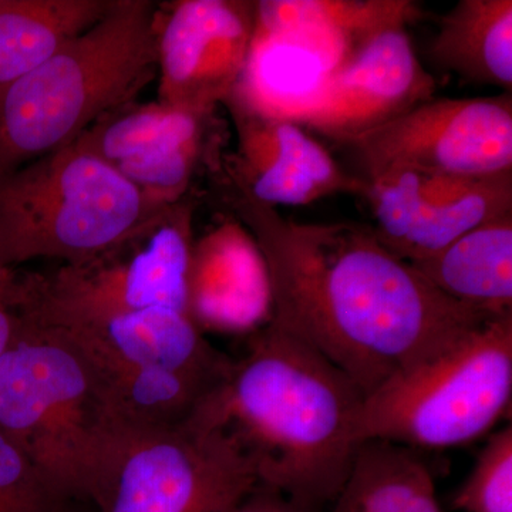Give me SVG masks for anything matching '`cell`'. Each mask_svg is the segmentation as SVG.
<instances>
[{
	"instance_id": "30bf717a",
	"label": "cell",
	"mask_w": 512,
	"mask_h": 512,
	"mask_svg": "<svg viewBox=\"0 0 512 512\" xmlns=\"http://www.w3.org/2000/svg\"><path fill=\"white\" fill-rule=\"evenodd\" d=\"M370 225L403 261H421L471 231L512 211V173L466 178L414 168H389L366 180Z\"/></svg>"
},
{
	"instance_id": "ffe728a7",
	"label": "cell",
	"mask_w": 512,
	"mask_h": 512,
	"mask_svg": "<svg viewBox=\"0 0 512 512\" xmlns=\"http://www.w3.org/2000/svg\"><path fill=\"white\" fill-rule=\"evenodd\" d=\"M330 512H443L426 461L413 448L360 444Z\"/></svg>"
},
{
	"instance_id": "d6986e66",
	"label": "cell",
	"mask_w": 512,
	"mask_h": 512,
	"mask_svg": "<svg viewBox=\"0 0 512 512\" xmlns=\"http://www.w3.org/2000/svg\"><path fill=\"white\" fill-rule=\"evenodd\" d=\"M113 0H0V87L92 28Z\"/></svg>"
},
{
	"instance_id": "5bb4252c",
	"label": "cell",
	"mask_w": 512,
	"mask_h": 512,
	"mask_svg": "<svg viewBox=\"0 0 512 512\" xmlns=\"http://www.w3.org/2000/svg\"><path fill=\"white\" fill-rule=\"evenodd\" d=\"M210 116L160 101L131 103L96 121L74 144L109 164L148 201L171 207L190 187Z\"/></svg>"
},
{
	"instance_id": "5b68a950",
	"label": "cell",
	"mask_w": 512,
	"mask_h": 512,
	"mask_svg": "<svg viewBox=\"0 0 512 512\" xmlns=\"http://www.w3.org/2000/svg\"><path fill=\"white\" fill-rule=\"evenodd\" d=\"M171 207L148 201L109 164L70 144L0 174V265L82 264L137 237Z\"/></svg>"
},
{
	"instance_id": "8992f818",
	"label": "cell",
	"mask_w": 512,
	"mask_h": 512,
	"mask_svg": "<svg viewBox=\"0 0 512 512\" xmlns=\"http://www.w3.org/2000/svg\"><path fill=\"white\" fill-rule=\"evenodd\" d=\"M511 399L512 312L488 319L366 396L357 440L413 450L463 446L493 429Z\"/></svg>"
},
{
	"instance_id": "3957f363",
	"label": "cell",
	"mask_w": 512,
	"mask_h": 512,
	"mask_svg": "<svg viewBox=\"0 0 512 512\" xmlns=\"http://www.w3.org/2000/svg\"><path fill=\"white\" fill-rule=\"evenodd\" d=\"M158 9L150 0H113L96 25L0 87V174L70 146L134 103L157 77Z\"/></svg>"
},
{
	"instance_id": "44dd1931",
	"label": "cell",
	"mask_w": 512,
	"mask_h": 512,
	"mask_svg": "<svg viewBox=\"0 0 512 512\" xmlns=\"http://www.w3.org/2000/svg\"><path fill=\"white\" fill-rule=\"evenodd\" d=\"M461 512H512V427L487 441L467 480L453 497Z\"/></svg>"
},
{
	"instance_id": "9a60e30c",
	"label": "cell",
	"mask_w": 512,
	"mask_h": 512,
	"mask_svg": "<svg viewBox=\"0 0 512 512\" xmlns=\"http://www.w3.org/2000/svg\"><path fill=\"white\" fill-rule=\"evenodd\" d=\"M55 328L63 329L101 373L167 369L224 379L234 363L180 309L150 308Z\"/></svg>"
},
{
	"instance_id": "8fae6325",
	"label": "cell",
	"mask_w": 512,
	"mask_h": 512,
	"mask_svg": "<svg viewBox=\"0 0 512 512\" xmlns=\"http://www.w3.org/2000/svg\"><path fill=\"white\" fill-rule=\"evenodd\" d=\"M255 2L181 0L157 16L158 101L211 114L244 73Z\"/></svg>"
},
{
	"instance_id": "7c38bea8",
	"label": "cell",
	"mask_w": 512,
	"mask_h": 512,
	"mask_svg": "<svg viewBox=\"0 0 512 512\" xmlns=\"http://www.w3.org/2000/svg\"><path fill=\"white\" fill-rule=\"evenodd\" d=\"M409 25L392 23L367 37L292 121L343 144L433 99L436 80L414 50Z\"/></svg>"
},
{
	"instance_id": "9c48e42d",
	"label": "cell",
	"mask_w": 512,
	"mask_h": 512,
	"mask_svg": "<svg viewBox=\"0 0 512 512\" xmlns=\"http://www.w3.org/2000/svg\"><path fill=\"white\" fill-rule=\"evenodd\" d=\"M342 146L365 181L397 167L466 178L512 173V94L430 99Z\"/></svg>"
},
{
	"instance_id": "e0dca14e",
	"label": "cell",
	"mask_w": 512,
	"mask_h": 512,
	"mask_svg": "<svg viewBox=\"0 0 512 512\" xmlns=\"http://www.w3.org/2000/svg\"><path fill=\"white\" fill-rule=\"evenodd\" d=\"M451 301L490 313L512 312V211L410 264Z\"/></svg>"
},
{
	"instance_id": "603a6c76",
	"label": "cell",
	"mask_w": 512,
	"mask_h": 512,
	"mask_svg": "<svg viewBox=\"0 0 512 512\" xmlns=\"http://www.w3.org/2000/svg\"><path fill=\"white\" fill-rule=\"evenodd\" d=\"M18 305V271L0 265V356L15 333Z\"/></svg>"
},
{
	"instance_id": "cb8c5ba5",
	"label": "cell",
	"mask_w": 512,
	"mask_h": 512,
	"mask_svg": "<svg viewBox=\"0 0 512 512\" xmlns=\"http://www.w3.org/2000/svg\"><path fill=\"white\" fill-rule=\"evenodd\" d=\"M229 512H309L298 504L292 503L285 495L258 484L245 495L244 500Z\"/></svg>"
},
{
	"instance_id": "ac0fdd59",
	"label": "cell",
	"mask_w": 512,
	"mask_h": 512,
	"mask_svg": "<svg viewBox=\"0 0 512 512\" xmlns=\"http://www.w3.org/2000/svg\"><path fill=\"white\" fill-rule=\"evenodd\" d=\"M430 56L467 82L511 93V0H460L440 19Z\"/></svg>"
},
{
	"instance_id": "4fadbf2b",
	"label": "cell",
	"mask_w": 512,
	"mask_h": 512,
	"mask_svg": "<svg viewBox=\"0 0 512 512\" xmlns=\"http://www.w3.org/2000/svg\"><path fill=\"white\" fill-rule=\"evenodd\" d=\"M222 104L237 131V154L228 165L235 191L274 208L336 194L365 197L366 181L346 171L301 124L255 109L234 93Z\"/></svg>"
},
{
	"instance_id": "7a4b0ae2",
	"label": "cell",
	"mask_w": 512,
	"mask_h": 512,
	"mask_svg": "<svg viewBox=\"0 0 512 512\" xmlns=\"http://www.w3.org/2000/svg\"><path fill=\"white\" fill-rule=\"evenodd\" d=\"M365 397L342 370L268 322L202 412L238 441L259 484L323 512L352 468Z\"/></svg>"
},
{
	"instance_id": "277c9868",
	"label": "cell",
	"mask_w": 512,
	"mask_h": 512,
	"mask_svg": "<svg viewBox=\"0 0 512 512\" xmlns=\"http://www.w3.org/2000/svg\"><path fill=\"white\" fill-rule=\"evenodd\" d=\"M0 356V430L70 501H93L101 460L120 421L106 386L74 340L16 305Z\"/></svg>"
},
{
	"instance_id": "7402d4cb",
	"label": "cell",
	"mask_w": 512,
	"mask_h": 512,
	"mask_svg": "<svg viewBox=\"0 0 512 512\" xmlns=\"http://www.w3.org/2000/svg\"><path fill=\"white\" fill-rule=\"evenodd\" d=\"M72 503L0 430V512H67Z\"/></svg>"
},
{
	"instance_id": "2e32d148",
	"label": "cell",
	"mask_w": 512,
	"mask_h": 512,
	"mask_svg": "<svg viewBox=\"0 0 512 512\" xmlns=\"http://www.w3.org/2000/svg\"><path fill=\"white\" fill-rule=\"evenodd\" d=\"M188 313L201 330H258L271 320L268 272L254 237L239 221H224L192 242Z\"/></svg>"
},
{
	"instance_id": "6da1fadb",
	"label": "cell",
	"mask_w": 512,
	"mask_h": 512,
	"mask_svg": "<svg viewBox=\"0 0 512 512\" xmlns=\"http://www.w3.org/2000/svg\"><path fill=\"white\" fill-rule=\"evenodd\" d=\"M231 200L265 261L269 322L365 396L498 316L448 299L369 225L295 221L235 190Z\"/></svg>"
},
{
	"instance_id": "52a82bcc",
	"label": "cell",
	"mask_w": 512,
	"mask_h": 512,
	"mask_svg": "<svg viewBox=\"0 0 512 512\" xmlns=\"http://www.w3.org/2000/svg\"><path fill=\"white\" fill-rule=\"evenodd\" d=\"M258 484L238 441L200 412L167 429L120 424L92 503L99 512H229Z\"/></svg>"
},
{
	"instance_id": "ba28073f",
	"label": "cell",
	"mask_w": 512,
	"mask_h": 512,
	"mask_svg": "<svg viewBox=\"0 0 512 512\" xmlns=\"http://www.w3.org/2000/svg\"><path fill=\"white\" fill-rule=\"evenodd\" d=\"M192 212L191 202L181 200L146 231L106 254L50 274L19 272V311L50 326L82 325L150 308L188 313Z\"/></svg>"
}]
</instances>
